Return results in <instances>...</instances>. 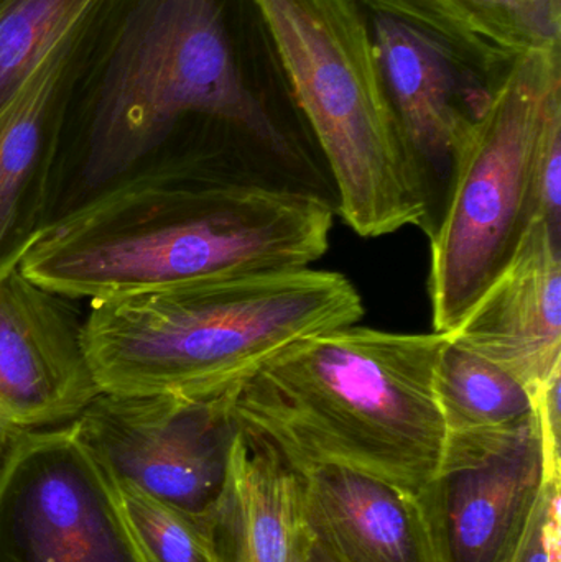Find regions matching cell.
Listing matches in <instances>:
<instances>
[{"instance_id":"cell-12","label":"cell","mask_w":561,"mask_h":562,"mask_svg":"<svg viewBox=\"0 0 561 562\" xmlns=\"http://www.w3.org/2000/svg\"><path fill=\"white\" fill-rule=\"evenodd\" d=\"M366 13L385 91L435 204V184H444L445 193L458 145L491 81L430 33L395 16Z\"/></svg>"},{"instance_id":"cell-16","label":"cell","mask_w":561,"mask_h":562,"mask_svg":"<svg viewBox=\"0 0 561 562\" xmlns=\"http://www.w3.org/2000/svg\"><path fill=\"white\" fill-rule=\"evenodd\" d=\"M447 438H494L532 425V393L487 360L448 342L435 375Z\"/></svg>"},{"instance_id":"cell-5","label":"cell","mask_w":561,"mask_h":562,"mask_svg":"<svg viewBox=\"0 0 561 562\" xmlns=\"http://www.w3.org/2000/svg\"><path fill=\"white\" fill-rule=\"evenodd\" d=\"M358 236L430 234L435 204L385 91L358 0H250Z\"/></svg>"},{"instance_id":"cell-10","label":"cell","mask_w":561,"mask_h":562,"mask_svg":"<svg viewBox=\"0 0 561 562\" xmlns=\"http://www.w3.org/2000/svg\"><path fill=\"white\" fill-rule=\"evenodd\" d=\"M86 316L72 300L0 276V416L22 431L75 422L101 395L89 362Z\"/></svg>"},{"instance_id":"cell-8","label":"cell","mask_w":561,"mask_h":562,"mask_svg":"<svg viewBox=\"0 0 561 562\" xmlns=\"http://www.w3.org/2000/svg\"><path fill=\"white\" fill-rule=\"evenodd\" d=\"M0 562H145L68 425L25 432L0 469Z\"/></svg>"},{"instance_id":"cell-15","label":"cell","mask_w":561,"mask_h":562,"mask_svg":"<svg viewBox=\"0 0 561 562\" xmlns=\"http://www.w3.org/2000/svg\"><path fill=\"white\" fill-rule=\"evenodd\" d=\"M217 562H305L302 482L269 439L239 428L226 487L204 520Z\"/></svg>"},{"instance_id":"cell-20","label":"cell","mask_w":561,"mask_h":562,"mask_svg":"<svg viewBox=\"0 0 561 562\" xmlns=\"http://www.w3.org/2000/svg\"><path fill=\"white\" fill-rule=\"evenodd\" d=\"M501 15L529 48L560 46L561 0H494Z\"/></svg>"},{"instance_id":"cell-18","label":"cell","mask_w":561,"mask_h":562,"mask_svg":"<svg viewBox=\"0 0 561 562\" xmlns=\"http://www.w3.org/2000/svg\"><path fill=\"white\" fill-rule=\"evenodd\" d=\"M98 0H0V112Z\"/></svg>"},{"instance_id":"cell-19","label":"cell","mask_w":561,"mask_h":562,"mask_svg":"<svg viewBox=\"0 0 561 562\" xmlns=\"http://www.w3.org/2000/svg\"><path fill=\"white\" fill-rule=\"evenodd\" d=\"M115 491L145 562H217L203 520L132 488Z\"/></svg>"},{"instance_id":"cell-2","label":"cell","mask_w":561,"mask_h":562,"mask_svg":"<svg viewBox=\"0 0 561 562\" xmlns=\"http://www.w3.org/2000/svg\"><path fill=\"white\" fill-rule=\"evenodd\" d=\"M335 213L316 191L253 180L239 164L190 165L124 184L46 227L19 269L89 303L308 269L328 252Z\"/></svg>"},{"instance_id":"cell-23","label":"cell","mask_w":561,"mask_h":562,"mask_svg":"<svg viewBox=\"0 0 561 562\" xmlns=\"http://www.w3.org/2000/svg\"><path fill=\"white\" fill-rule=\"evenodd\" d=\"M310 531V530H308ZM305 562H343L329 550L325 541L319 540L318 537L310 531L308 544H306V560Z\"/></svg>"},{"instance_id":"cell-9","label":"cell","mask_w":561,"mask_h":562,"mask_svg":"<svg viewBox=\"0 0 561 562\" xmlns=\"http://www.w3.org/2000/svg\"><path fill=\"white\" fill-rule=\"evenodd\" d=\"M550 475L539 419L494 438H447L422 492L440 562H513Z\"/></svg>"},{"instance_id":"cell-6","label":"cell","mask_w":561,"mask_h":562,"mask_svg":"<svg viewBox=\"0 0 561 562\" xmlns=\"http://www.w3.org/2000/svg\"><path fill=\"white\" fill-rule=\"evenodd\" d=\"M561 128L560 46L532 48L493 79L468 124L430 239L435 333H450L539 220L540 161Z\"/></svg>"},{"instance_id":"cell-3","label":"cell","mask_w":561,"mask_h":562,"mask_svg":"<svg viewBox=\"0 0 561 562\" xmlns=\"http://www.w3.org/2000/svg\"><path fill=\"white\" fill-rule=\"evenodd\" d=\"M448 342L435 330L336 327L277 353L227 406L292 461L339 462L424 492L447 441L435 375Z\"/></svg>"},{"instance_id":"cell-21","label":"cell","mask_w":561,"mask_h":562,"mask_svg":"<svg viewBox=\"0 0 561 562\" xmlns=\"http://www.w3.org/2000/svg\"><path fill=\"white\" fill-rule=\"evenodd\" d=\"M560 484L549 482L513 562H561Z\"/></svg>"},{"instance_id":"cell-22","label":"cell","mask_w":561,"mask_h":562,"mask_svg":"<svg viewBox=\"0 0 561 562\" xmlns=\"http://www.w3.org/2000/svg\"><path fill=\"white\" fill-rule=\"evenodd\" d=\"M29 431H22L16 426L10 425L3 416H0V469L5 464L12 449L20 441L23 435Z\"/></svg>"},{"instance_id":"cell-13","label":"cell","mask_w":561,"mask_h":562,"mask_svg":"<svg viewBox=\"0 0 561 562\" xmlns=\"http://www.w3.org/2000/svg\"><path fill=\"white\" fill-rule=\"evenodd\" d=\"M289 461L308 530L339 560L440 562L422 492L339 462Z\"/></svg>"},{"instance_id":"cell-11","label":"cell","mask_w":561,"mask_h":562,"mask_svg":"<svg viewBox=\"0 0 561 562\" xmlns=\"http://www.w3.org/2000/svg\"><path fill=\"white\" fill-rule=\"evenodd\" d=\"M530 393L561 370V231L534 221L509 266L447 333Z\"/></svg>"},{"instance_id":"cell-7","label":"cell","mask_w":561,"mask_h":562,"mask_svg":"<svg viewBox=\"0 0 561 562\" xmlns=\"http://www.w3.org/2000/svg\"><path fill=\"white\" fill-rule=\"evenodd\" d=\"M68 426L115 487L203 521L226 487L239 432L227 396L101 393Z\"/></svg>"},{"instance_id":"cell-14","label":"cell","mask_w":561,"mask_h":562,"mask_svg":"<svg viewBox=\"0 0 561 562\" xmlns=\"http://www.w3.org/2000/svg\"><path fill=\"white\" fill-rule=\"evenodd\" d=\"M82 19L0 112V276L19 269L45 231L46 196Z\"/></svg>"},{"instance_id":"cell-4","label":"cell","mask_w":561,"mask_h":562,"mask_svg":"<svg viewBox=\"0 0 561 562\" xmlns=\"http://www.w3.org/2000/svg\"><path fill=\"white\" fill-rule=\"evenodd\" d=\"M362 316L348 277L308 267L94 301L85 339L102 393L214 400L292 344Z\"/></svg>"},{"instance_id":"cell-1","label":"cell","mask_w":561,"mask_h":562,"mask_svg":"<svg viewBox=\"0 0 561 562\" xmlns=\"http://www.w3.org/2000/svg\"><path fill=\"white\" fill-rule=\"evenodd\" d=\"M243 0H98L79 25L45 229L142 178L237 158H289L253 86Z\"/></svg>"},{"instance_id":"cell-17","label":"cell","mask_w":561,"mask_h":562,"mask_svg":"<svg viewBox=\"0 0 561 562\" xmlns=\"http://www.w3.org/2000/svg\"><path fill=\"white\" fill-rule=\"evenodd\" d=\"M369 13L405 20L453 49L481 78L491 81L529 46L501 15L494 0H358Z\"/></svg>"}]
</instances>
